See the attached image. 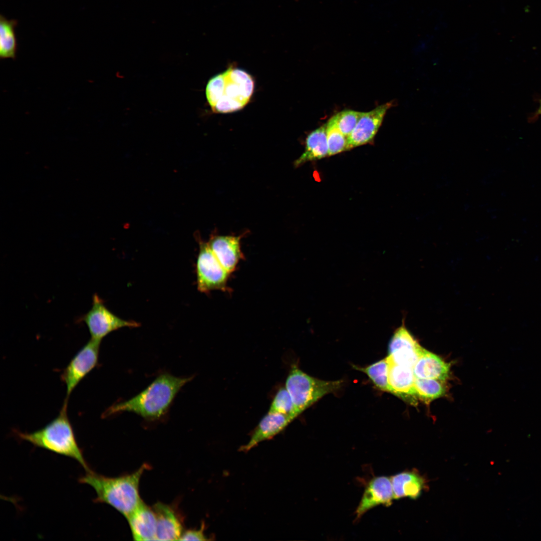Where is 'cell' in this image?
I'll use <instances>...</instances> for the list:
<instances>
[{
    "label": "cell",
    "mask_w": 541,
    "mask_h": 541,
    "mask_svg": "<svg viewBox=\"0 0 541 541\" xmlns=\"http://www.w3.org/2000/svg\"><path fill=\"white\" fill-rule=\"evenodd\" d=\"M191 379L162 373L135 396L110 407L104 416L128 412L147 421L158 420L167 413L178 392Z\"/></svg>",
    "instance_id": "obj_1"
},
{
    "label": "cell",
    "mask_w": 541,
    "mask_h": 541,
    "mask_svg": "<svg viewBox=\"0 0 541 541\" xmlns=\"http://www.w3.org/2000/svg\"><path fill=\"white\" fill-rule=\"evenodd\" d=\"M148 468V465L144 464L132 473L114 477L91 470L81 476L78 481L94 489L96 496L94 502L107 504L127 518L142 501L139 494V484L144 471Z\"/></svg>",
    "instance_id": "obj_2"
},
{
    "label": "cell",
    "mask_w": 541,
    "mask_h": 541,
    "mask_svg": "<svg viewBox=\"0 0 541 541\" xmlns=\"http://www.w3.org/2000/svg\"><path fill=\"white\" fill-rule=\"evenodd\" d=\"M21 440L52 452L77 461L87 471H91L82 449L77 441L74 431L67 415L65 401L59 415L44 427L32 432L15 431Z\"/></svg>",
    "instance_id": "obj_3"
},
{
    "label": "cell",
    "mask_w": 541,
    "mask_h": 541,
    "mask_svg": "<svg viewBox=\"0 0 541 541\" xmlns=\"http://www.w3.org/2000/svg\"><path fill=\"white\" fill-rule=\"evenodd\" d=\"M254 85L252 77L247 72L229 68L209 81L206 96L214 111L232 112L242 109L248 102Z\"/></svg>",
    "instance_id": "obj_4"
},
{
    "label": "cell",
    "mask_w": 541,
    "mask_h": 541,
    "mask_svg": "<svg viewBox=\"0 0 541 541\" xmlns=\"http://www.w3.org/2000/svg\"><path fill=\"white\" fill-rule=\"evenodd\" d=\"M342 385V381L318 379L294 366L287 378L285 387L300 415L324 396L339 389Z\"/></svg>",
    "instance_id": "obj_5"
},
{
    "label": "cell",
    "mask_w": 541,
    "mask_h": 541,
    "mask_svg": "<svg viewBox=\"0 0 541 541\" xmlns=\"http://www.w3.org/2000/svg\"><path fill=\"white\" fill-rule=\"evenodd\" d=\"M196 268L197 286L200 292H229L227 283L230 274L216 257L208 243L202 240L199 241Z\"/></svg>",
    "instance_id": "obj_6"
},
{
    "label": "cell",
    "mask_w": 541,
    "mask_h": 541,
    "mask_svg": "<svg viewBox=\"0 0 541 541\" xmlns=\"http://www.w3.org/2000/svg\"><path fill=\"white\" fill-rule=\"evenodd\" d=\"M92 301L90 310L79 320L87 326L91 339L101 342L103 338L113 331L123 327L140 326V324L135 321L125 320L114 315L97 294L93 296Z\"/></svg>",
    "instance_id": "obj_7"
},
{
    "label": "cell",
    "mask_w": 541,
    "mask_h": 541,
    "mask_svg": "<svg viewBox=\"0 0 541 541\" xmlns=\"http://www.w3.org/2000/svg\"><path fill=\"white\" fill-rule=\"evenodd\" d=\"M100 343L90 339L64 370L61 377L66 385L65 401H67L75 387L97 365Z\"/></svg>",
    "instance_id": "obj_8"
},
{
    "label": "cell",
    "mask_w": 541,
    "mask_h": 541,
    "mask_svg": "<svg viewBox=\"0 0 541 541\" xmlns=\"http://www.w3.org/2000/svg\"><path fill=\"white\" fill-rule=\"evenodd\" d=\"M403 320L391 337L388 345V362L413 368L423 348L409 330Z\"/></svg>",
    "instance_id": "obj_9"
},
{
    "label": "cell",
    "mask_w": 541,
    "mask_h": 541,
    "mask_svg": "<svg viewBox=\"0 0 541 541\" xmlns=\"http://www.w3.org/2000/svg\"><path fill=\"white\" fill-rule=\"evenodd\" d=\"M393 105V101L389 102L369 112H364L354 130L347 137V150L372 141L387 111Z\"/></svg>",
    "instance_id": "obj_10"
},
{
    "label": "cell",
    "mask_w": 541,
    "mask_h": 541,
    "mask_svg": "<svg viewBox=\"0 0 541 541\" xmlns=\"http://www.w3.org/2000/svg\"><path fill=\"white\" fill-rule=\"evenodd\" d=\"M241 238L240 235H214L207 242L216 257L230 274L235 270L240 261L244 259L241 249Z\"/></svg>",
    "instance_id": "obj_11"
},
{
    "label": "cell",
    "mask_w": 541,
    "mask_h": 541,
    "mask_svg": "<svg viewBox=\"0 0 541 541\" xmlns=\"http://www.w3.org/2000/svg\"><path fill=\"white\" fill-rule=\"evenodd\" d=\"M394 498L391 478L385 476L372 479L367 486L356 510L357 517L380 504L389 505Z\"/></svg>",
    "instance_id": "obj_12"
},
{
    "label": "cell",
    "mask_w": 541,
    "mask_h": 541,
    "mask_svg": "<svg viewBox=\"0 0 541 541\" xmlns=\"http://www.w3.org/2000/svg\"><path fill=\"white\" fill-rule=\"evenodd\" d=\"M388 365L389 393L412 404H416L418 398L414 388L416 377L413 368L389 362Z\"/></svg>",
    "instance_id": "obj_13"
},
{
    "label": "cell",
    "mask_w": 541,
    "mask_h": 541,
    "mask_svg": "<svg viewBox=\"0 0 541 541\" xmlns=\"http://www.w3.org/2000/svg\"><path fill=\"white\" fill-rule=\"evenodd\" d=\"M293 420L288 416L268 412L253 430L248 442L240 447V451L248 452L259 443L272 439Z\"/></svg>",
    "instance_id": "obj_14"
},
{
    "label": "cell",
    "mask_w": 541,
    "mask_h": 541,
    "mask_svg": "<svg viewBox=\"0 0 541 541\" xmlns=\"http://www.w3.org/2000/svg\"><path fill=\"white\" fill-rule=\"evenodd\" d=\"M152 507L157 520L156 540H179L183 532V522L176 509L160 502Z\"/></svg>",
    "instance_id": "obj_15"
},
{
    "label": "cell",
    "mask_w": 541,
    "mask_h": 541,
    "mask_svg": "<svg viewBox=\"0 0 541 541\" xmlns=\"http://www.w3.org/2000/svg\"><path fill=\"white\" fill-rule=\"evenodd\" d=\"M135 540H156L157 520L153 508L143 501L126 518Z\"/></svg>",
    "instance_id": "obj_16"
},
{
    "label": "cell",
    "mask_w": 541,
    "mask_h": 541,
    "mask_svg": "<svg viewBox=\"0 0 541 541\" xmlns=\"http://www.w3.org/2000/svg\"><path fill=\"white\" fill-rule=\"evenodd\" d=\"M413 370L416 378L444 381L449 377L450 365L423 348Z\"/></svg>",
    "instance_id": "obj_17"
},
{
    "label": "cell",
    "mask_w": 541,
    "mask_h": 541,
    "mask_svg": "<svg viewBox=\"0 0 541 541\" xmlns=\"http://www.w3.org/2000/svg\"><path fill=\"white\" fill-rule=\"evenodd\" d=\"M395 499L419 497L425 488V480L418 473L404 471L391 477Z\"/></svg>",
    "instance_id": "obj_18"
},
{
    "label": "cell",
    "mask_w": 541,
    "mask_h": 541,
    "mask_svg": "<svg viewBox=\"0 0 541 541\" xmlns=\"http://www.w3.org/2000/svg\"><path fill=\"white\" fill-rule=\"evenodd\" d=\"M326 129L327 123L309 134L306 139L304 152L295 161L296 167L328 156Z\"/></svg>",
    "instance_id": "obj_19"
},
{
    "label": "cell",
    "mask_w": 541,
    "mask_h": 541,
    "mask_svg": "<svg viewBox=\"0 0 541 541\" xmlns=\"http://www.w3.org/2000/svg\"><path fill=\"white\" fill-rule=\"evenodd\" d=\"M18 21L15 19L8 20L0 15V58L13 59L16 57L17 40L15 28Z\"/></svg>",
    "instance_id": "obj_20"
},
{
    "label": "cell",
    "mask_w": 541,
    "mask_h": 541,
    "mask_svg": "<svg viewBox=\"0 0 541 541\" xmlns=\"http://www.w3.org/2000/svg\"><path fill=\"white\" fill-rule=\"evenodd\" d=\"M443 381L433 379L415 378L414 388L418 398L426 403L444 395Z\"/></svg>",
    "instance_id": "obj_21"
},
{
    "label": "cell",
    "mask_w": 541,
    "mask_h": 541,
    "mask_svg": "<svg viewBox=\"0 0 541 541\" xmlns=\"http://www.w3.org/2000/svg\"><path fill=\"white\" fill-rule=\"evenodd\" d=\"M354 367L365 373L378 389L383 391L390 392L388 381V365L386 358L365 367L355 366Z\"/></svg>",
    "instance_id": "obj_22"
},
{
    "label": "cell",
    "mask_w": 541,
    "mask_h": 541,
    "mask_svg": "<svg viewBox=\"0 0 541 541\" xmlns=\"http://www.w3.org/2000/svg\"><path fill=\"white\" fill-rule=\"evenodd\" d=\"M268 412L284 414L294 420L299 415L286 387H282L278 391L274 397Z\"/></svg>",
    "instance_id": "obj_23"
},
{
    "label": "cell",
    "mask_w": 541,
    "mask_h": 541,
    "mask_svg": "<svg viewBox=\"0 0 541 541\" xmlns=\"http://www.w3.org/2000/svg\"><path fill=\"white\" fill-rule=\"evenodd\" d=\"M327 138L328 156H332L347 150V139L338 128L332 117L327 123Z\"/></svg>",
    "instance_id": "obj_24"
},
{
    "label": "cell",
    "mask_w": 541,
    "mask_h": 541,
    "mask_svg": "<svg viewBox=\"0 0 541 541\" xmlns=\"http://www.w3.org/2000/svg\"><path fill=\"white\" fill-rule=\"evenodd\" d=\"M363 113L352 110H345L333 117L339 129L347 137L355 128Z\"/></svg>",
    "instance_id": "obj_25"
},
{
    "label": "cell",
    "mask_w": 541,
    "mask_h": 541,
    "mask_svg": "<svg viewBox=\"0 0 541 541\" xmlns=\"http://www.w3.org/2000/svg\"><path fill=\"white\" fill-rule=\"evenodd\" d=\"M205 524L202 523L198 529H188L183 532L180 540H207L209 539L204 533Z\"/></svg>",
    "instance_id": "obj_26"
},
{
    "label": "cell",
    "mask_w": 541,
    "mask_h": 541,
    "mask_svg": "<svg viewBox=\"0 0 541 541\" xmlns=\"http://www.w3.org/2000/svg\"><path fill=\"white\" fill-rule=\"evenodd\" d=\"M536 115H541V100L540 101L539 106L538 109L536 112Z\"/></svg>",
    "instance_id": "obj_27"
}]
</instances>
